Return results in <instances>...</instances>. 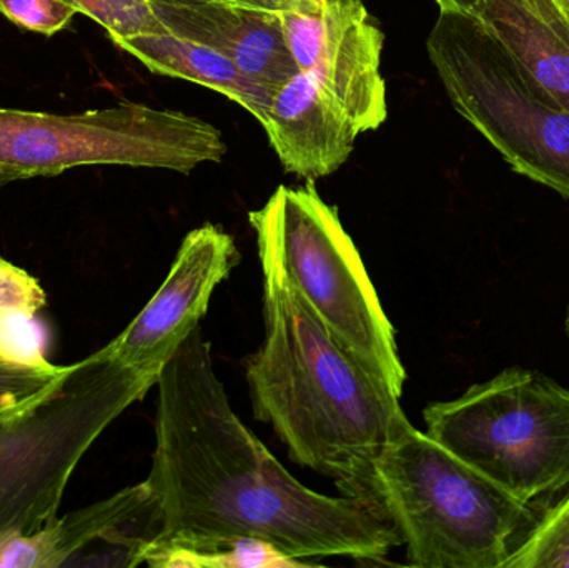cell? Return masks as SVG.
I'll return each mask as SVG.
<instances>
[{
  "instance_id": "cell-6",
  "label": "cell",
  "mask_w": 569,
  "mask_h": 568,
  "mask_svg": "<svg viewBox=\"0 0 569 568\" xmlns=\"http://www.w3.org/2000/svg\"><path fill=\"white\" fill-rule=\"evenodd\" d=\"M428 56L455 109L515 172L569 199V112L470 13L440 12Z\"/></svg>"
},
{
  "instance_id": "cell-14",
  "label": "cell",
  "mask_w": 569,
  "mask_h": 568,
  "mask_svg": "<svg viewBox=\"0 0 569 568\" xmlns=\"http://www.w3.org/2000/svg\"><path fill=\"white\" fill-rule=\"evenodd\" d=\"M470 16L569 112V10L560 0H488Z\"/></svg>"
},
{
  "instance_id": "cell-24",
  "label": "cell",
  "mask_w": 569,
  "mask_h": 568,
  "mask_svg": "<svg viewBox=\"0 0 569 568\" xmlns=\"http://www.w3.org/2000/svg\"><path fill=\"white\" fill-rule=\"evenodd\" d=\"M230 2L243 3V6L259 7L267 10H282L293 6L298 0H230Z\"/></svg>"
},
{
  "instance_id": "cell-18",
  "label": "cell",
  "mask_w": 569,
  "mask_h": 568,
  "mask_svg": "<svg viewBox=\"0 0 569 568\" xmlns=\"http://www.w3.org/2000/svg\"><path fill=\"white\" fill-rule=\"evenodd\" d=\"M49 332L37 313L23 310H0V357L17 366L53 369L47 360Z\"/></svg>"
},
{
  "instance_id": "cell-28",
  "label": "cell",
  "mask_w": 569,
  "mask_h": 568,
  "mask_svg": "<svg viewBox=\"0 0 569 568\" xmlns=\"http://www.w3.org/2000/svg\"><path fill=\"white\" fill-rule=\"evenodd\" d=\"M560 2L569 10V0H560Z\"/></svg>"
},
{
  "instance_id": "cell-15",
  "label": "cell",
  "mask_w": 569,
  "mask_h": 568,
  "mask_svg": "<svg viewBox=\"0 0 569 568\" xmlns=\"http://www.w3.org/2000/svg\"><path fill=\"white\" fill-rule=\"evenodd\" d=\"M112 42L136 57L150 72L209 87L249 110L260 123L266 119L276 89L243 73L219 50L183 39L170 30L119 37Z\"/></svg>"
},
{
  "instance_id": "cell-3",
  "label": "cell",
  "mask_w": 569,
  "mask_h": 568,
  "mask_svg": "<svg viewBox=\"0 0 569 568\" xmlns=\"http://www.w3.org/2000/svg\"><path fill=\"white\" fill-rule=\"evenodd\" d=\"M368 509L418 568H503L511 540L537 526L530 504L403 423L375 462Z\"/></svg>"
},
{
  "instance_id": "cell-23",
  "label": "cell",
  "mask_w": 569,
  "mask_h": 568,
  "mask_svg": "<svg viewBox=\"0 0 569 568\" xmlns=\"http://www.w3.org/2000/svg\"><path fill=\"white\" fill-rule=\"evenodd\" d=\"M440 7V12L471 13L488 0H435Z\"/></svg>"
},
{
  "instance_id": "cell-10",
  "label": "cell",
  "mask_w": 569,
  "mask_h": 568,
  "mask_svg": "<svg viewBox=\"0 0 569 568\" xmlns=\"http://www.w3.org/2000/svg\"><path fill=\"white\" fill-rule=\"evenodd\" d=\"M239 262L236 240L206 223L187 233L169 276L130 326L109 343L127 366L157 373L209 310L213 290Z\"/></svg>"
},
{
  "instance_id": "cell-11",
  "label": "cell",
  "mask_w": 569,
  "mask_h": 568,
  "mask_svg": "<svg viewBox=\"0 0 569 568\" xmlns=\"http://www.w3.org/2000/svg\"><path fill=\"white\" fill-rule=\"evenodd\" d=\"M163 534L162 509L147 480L63 517L30 536H0V568H57L87 547L106 544L119 567L146 564Z\"/></svg>"
},
{
  "instance_id": "cell-21",
  "label": "cell",
  "mask_w": 569,
  "mask_h": 568,
  "mask_svg": "<svg viewBox=\"0 0 569 568\" xmlns=\"http://www.w3.org/2000/svg\"><path fill=\"white\" fill-rule=\"evenodd\" d=\"M0 13L19 29L52 37L67 29L79 10L66 0H0Z\"/></svg>"
},
{
  "instance_id": "cell-12",
  "label": "cell",
  "mask_w": 569,
  "mask_h": 568,
  "mask_svg": "<svg viewBox=\"0 0 569 568\" xmlns=\"http://www.w3.org/2000/svg\"><path fill=\"white\" fill-rule=\"evenodd\" d=\"M262 126L284 170L307 180L340 169L360 136L337 100L301 70L277 87Z\"/></svg>"
},
{
  "instance_id": "cell-17",
  "label": "cell",
  "mask_w": 569,
  "mask_h": 568,
  "mask_svg": "<svg viewBox=\"0 0 569 568\" xmlns=\"http://www.w3.org/2000/svg\"><path fill=\"white\" fill-rule=\"evenodd\" d=\"M503 568H569V497L535 526Z\"/></svg>"
},
{
  "instance_id": "cell-1",
  "label": "cell",
  "mask_w": 569,
  "mask_h": 568,
  "mask_svg": "<svg viewBox=\"0 0 569 568\" xmlns=\"http://www.w3.org/2000/svg\"><path fill=\"white\" fill-rule=\"evenodd\" d=\"M157 387L156 450L146 480L162 509L163 534L152 550L256 539L297 562H381L401 546L357 500L298 482L253 436L230 406L200 326L162 367Z\"/></svg>"
},
{
  "instance_id": "cell-16",
  "label": "cell",
  "mask_w": 569,
  "mask_h": 568,
  "mask_svg": "<svg viewBox=\"0 0 569 568\" xmlns=\"http://www.w3.org/2000/svg\"><path fill=\"white\" fill-rule=\"evenodd\" d=\"M147 566L159 568H263L307 566L283 556L276 547L256 539H239L220 546L157 547Z\"/></svg>"
},
{
  "instance_id": "cell-4",
  "label": "cell",
  "mask_w": 569,
  "mask_h": 568,
  "mask_svg": "<svg viewBox=\"0 0 569 568\" xmlns=\"http://www.w3.org/2000/svg\"><path fill=\"white\" fill-rule=\"evenodd\" d=\"M157 379L106 346L67 367L42 396L0 417V536H30L56 517L87 450Z\"/></svg>"
},
{
  "instance_id": "cell-2",
  "label": "cell",
  "mask_w": 569,
  "mask_h": 568,
  "mask_svg": "<svg viewBox=\"0 0 569 568\" xmlns=\"http://www.w3.org/2000/svg\"><path fill=\"white\" fill-rule=\"evenodd\" d=\"M259 256L266 340L247 362L253 413L293 462L368 509L375 462L408 420L400 399L315 316L279 263Z\"/></svg>"
},
{
  "instance_id": "cell-8",
  "label": "cell",
  "mask_w": 569,
  "mask_h": 568,
  "mask_svg": "<svg viewBox=\"0 0 569 568\" xmlns=\"http://www.w3.org/2000/svg\"><path fill=\"white\" fill-rule=\"evenodd\" d=\"M227 146L212 123L172 109L119 103L73 116L0 109V189L73 167L130 166L190 173L220 162Z\"/></svg>"
},
{
  "instance_id": "cell-19",
  "label": "cell",
  "mask_w": 569,
  "mask_h": 568,
  "mask_svg": "<svg viewBox=\"0 0 569 568\" xmlns=\"http://www.w3.org/2000/svg\"><path fill=\"white\" fill-rule=\"evenodd\" d=\"M79 13L96 20L110 40L139 33L167 32L150 0H66Z\"/></svg>"
},
{
  "instance_id": "cell-27",
  "label": "cell",
  "mask_w": 569,
  "mask_h": 568,
  "mask_svg": "<svg viewBox=\"0 0 569 568\" xmlns=\"http://www.w3.org/2000/svg\"><path fill=\"white\" fill-rule=\"evenodd\" d=\"M565 329H567V336H568V340H569V307H568L567 322H565Z\"/></svg>"
},
{
  "instance_id": "cell-26",
  "label": "cell",
  "mask_w": 569,
  "mask_h": 568,
  "mask_svg": "<svg viewBox=\"0 0 569 568\" xmlns=\"http://www.w3.org/2000/svg\"><path fill=\"white\" fill-rule=\"evenodd\" d=\"M152 3H169V6H190V3L219 2V0H150ZM230 2V0H226Z\"/></svg>"
},
{
  "instance_id": "cell-7",
  "label": "cell",
  "mask_w": 569,
  "mask_h": 568,
  "mask_svg": "<svg viewBox=\"0 0 569 568\" xmlns=\"http://www.w3.org/2000/svg\"><path fill=\"white\" fill-rule=\"evenodd\" d=\"M423 419L435 442L521 502L569 486V390L541 373L505 370Z\"/></svg>"
},
{
  "instance_id": "cell-25",
  "label": "cell",
  "mask_w": 569,
  "mask_h": 568,
  "mask_svg": "<svg viewBox=\"0 0 569 568\" xmlns=\"http://www.w3.org/2000/svg\"><path fill=\"white\" fill-rule=\"evenodd\" d=\"M318 9H343V7L363 6V0H310Z\"/></svg>"
},
{
  "instance_id": "cell-13",
  "label": "cell",
  "mask_w": 569,
  "mask_h": 568,
  "mask_svg": "<svg viewBox=\"0 0 569 568\" xmlns=\"http://www.w3.org/2000/svg\"><path fill=\"white\" fill-rule=\"evenodd\" d=\"M153 9L170 32L219 50L263 86L277 89L300 72L288 47L279 10L226 0L190 6L153 3Z\"/></svg>"
},
{
  "instance_id": "cell-5",
  "label": "cell",
  "mask_w": 569,
  "mask_h": 568,
  "mask_svg": "<svg viewBox=\"0 0 569 568\" xmlns=\"http://www.w3.org/2000/svg\"><path fill=\"white\" fill-rule=\"evenodd\" d=\"M259 252L269 253L328 330L400 399L407 370L380 297L337 209L315 189L280 186L249 213Z\"/></svg>"
},
{
  "instance_id": "cell-20",
  "label": "cell",
  "mask_w": 569,
  "mask_h": 568,
  "mask_svg": "<svg viewBox=\"0 0 569 568\" xmlns=\"http://www.w3.org/2000/svg\"><path fill=\"white\" fill-rule=\"evenodd\" d=\"M67 367L32 369L17 366L0 357V417L22 409L27 403L42 396L66 372Z\"/></svg>"
},
{
  "instance_id": "cell-22",
  "label": "cell",
  "mask_w": 569,
  "mask_h": 568,
  "mask_svg": "<svg viewBox=\"0 0 569 568\" xmlns=\"http://www.w3.org/2000/svg\"><path fill=\"white\" fill-rule=\"evenodd\" d=\"M47 296L36 277L0 257V310L39 313Z\"/></svg>"
},
{
  "instance_id": "cell-9",
  "label": "cell",
  "mask_w": 569,
  "mask_h": 568,
  "mask_svg": "<svg viewBox=\"0 0 569 568\" xmlns=\"http://www.w3.org/2000/svg\"><path fill=\"white\" fill-rule=\"evenodd\" d=\"M291 56L350 117L358 132L387 120V87L381 76L383 32L367 7L318 9L298 0L279 10Z\"/></svg>"
}]
</instances>
